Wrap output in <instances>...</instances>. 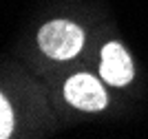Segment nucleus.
<instances>
[{
    "mask_svg": "<svg viewBox=\"0 0 148 139\" xmlns=\"http://www.w3.org/2000/svg\"><path fill=\"white\" fill-rule=\"evenodd\" d=\"M38 42L42 51L53 60H69L73 55L80 53L84 36L82 29L73 22L66 20H53V22L44 24L40 33H38Z\"/></svg>",
    "mask_w": 148,
    "mask_h": 139,
    "instance_id": "f257e3e1",
    "label": "nucleus"
},
{
    "mask_svg": "<svg viewBox=\"0 0 148 139\" xmlns=\"http://www.w3.org/2000/svg\"><path fill=\"white\" fill-rule=\"evenodd\" d=\"M64 97L69 104H73L80 110H102L106 106V93L93 75L80 73L66 82Z\"/></svg>",
    "mask_w": 148,
    "mask_h": 139,
    "instance_id": "f03ea898",
    "label": "nucleus"
},
{
    "mask_svg": "<svg viewBox=\"0 0 148 139\" xmlns=\"http://www.w3.org/2000/svg\"><path fill=\"white\" fill-rule=\"evenodd\" d=\"M99 75L104 77V82H108V84H113V86H124L133 79L130 58L117 42H111V44H106V47L102 49Z\"/></svg>",
    "mask_w": 148,
    "mask_h": 139,
    "instance_id": "7ed1b4c3",
    "label": "nucleus"
},
{
    "mask_svg": "<svg viewBox=\"0 0 148 139\" xmlns=\"http://www.w3.org/2000/svg\"><path fill=\"white\" fill-rule=\"evenodd\" d=\"M13 130V113L5 97L0 95V139H7Z\"/></svg>",
    "mask_w": 148,
    "mask_h": 139,
    "instance_id": "20e7f679",
    "label": "nucleus"
}]
</instances>
